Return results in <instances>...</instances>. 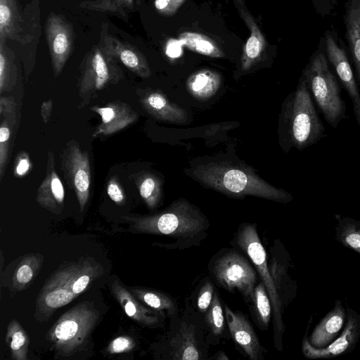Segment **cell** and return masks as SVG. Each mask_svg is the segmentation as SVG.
Returning <instances> with one entry per match:
<instances>
[{"label": "cell", "mask_w": 360, "mask_h": 360, "mask_svg": "<svg viewBox=\"0 0 360 360\" xmlns=\"http://www.w3.org/2000/svg\"><path fill=\"white\" fill-rule=\"evenodd\" d=\"M133 232L167 236L174 241L168 249L184 250L200 245L207 236L210 222L201 210L184 198L149 215L124 216Z\"/></svg>", "instance_id": "1"}, {"label": "cell", "mask_w": 360, "mask_h": 360, "mask_svg": "<svg viewBox=\"0 0 360 360\" xmlns=\"http://www.w3.org/2000/svg\"><path fill=\"white\" fill-rule=\"evenodd\" d=\"M188 173L205 186L228 196L250 195L281 203L293 200L290 193L271 185L245 165L213 161L193 167Z\"/></svg>", "instance_id": "2"}, {"label": "cell", "mask_w": 360, "mask_h": 360, "mask_svg": "<svg viewBox=\"0 0 360 360\" xmlns=\"http://www.w3.org/2000/svg\"><path fill=\"white\" fill-rule=\"evenodd\" d=\"M282 121L288 148L304 150L326 136L325 127L302 76L284 103Z\"/></svg>", "instance_id": "3"}, {"label": "cell", "mask_w": 360, "mask_h": 360, "mask_svg": "<svg viewBox=\"0 0 360 360\" xmlns=\"http://www.w3.org/2000/svg\"><path fill=\"white\" fill-rule=\"evenodd\" d=\"M99 317L100 312L92 302H80L58 318L46 339L57 355L70 356L84 349Z\"/></svg>", "instance_id": "4"}, {"label": "cell", "mask_w": 360, "mask_h": 360, "mask_svg": "<svg viewBox=\"0 0 360 360\" xmlns=\"http://www.w3.org/2000/svg\"><path fill=\"white\" fill-rule=\"evenodd\" d=\"M302 76L326 121L333 128H338L346 117V104L323 52L318 50L314 53Z\"/></svg>", "instance_id": "5"}, {"label": "cell", "mask_w": 360, "mask_h": 360, "mask_svg": "<svg viewBox=\"0 0 360 360\" xmlns=\"http://www.w3.org/2000/svg\"><path fill=\"white\" fill-rule=\"evenodd\" d=\"M231 244L239 248L247 256L264 284L272 307L274 343L278 351H282L283 336L285 328L283 319L284 310L269 270L266 252L259 237L257 224H240Z\"/></svg>", "instance_id": "6"}, {"label": "cell", "mask_w": 360, "mask_h": 360, "mask_svg": "<svg viewBox=\"0 0 360 360\" xmlns=\"http://www.w3.org/2000/svg\"><path fill=\"white\" fill-rule=\"evenodd\" d=\"M208 269L219 286L232 293L238 291L247 304L251 303L258 274L242 254L233 249L221 250L211 259Z\"/></svg>", "instance_id": "7"}, {"label": "cell", "mask_w": 360, "mask_h": 360, "mask_svg": "<svg viewBox=\"0 0 360 360\" xmlns=\"http://www.w3.org/2000/svg\"><path fill=\"white\" fill-rule=\"evenodd\" d=\"M86 56L79 84L81 96L94 94L122 79L123 73L117 60L105 51L102 44L93 48Z\"/></svg>", "instance_id": "8"}, {"label": "cell", "mask_w": 360, "mask_h": 360, "mask_svg": "<svg viewBox=\"0 0 360 360\" xmlns=\"http://www.w3.org/2000/svg\"><path fill=\"white\" fill-rule=\"evenodd\" d=\"M61 168L76 194L80 211L83 212L89 198L91 165L88 153L75 141L67 143Z\"/></svg>", "instance_id": "9"}, {"label": "cell", "mask_w": 360, "mask_h": 360, "mask_svg": "<svg viewBox=\"0 0 360 360\" xmlns=\"http://www.w3.org/2000/svg\"><path fill=\"white\" fill-rule=\"evenodd\" d=\"M45 34L53 73L58 77L74 49V30L64 15L51 13L46 21Z\"/></svg>", "instance_id": "10"}, {"label": "cell", "mask_w": 360, "mask_h": 360, "mask_svg": "<svg viewBox=\"0 0 360 360\" xmlns=\"http://www.w3.org/2000/svg\"><path fill=\"white\" fill-rule=\"evenodd\" d=\"M302 352L308 359H330L347 354L354 349L360 338V314L351 307L347 308L346 323L340 335L323 348L311 345L306 330Z\"/></svg>", "instance_id": "11"}, {"label": "cell", "mask_w": 360, "mask_h": 360, "mask_svg": "<svg viewBox=\"0 0 360 360\" xmlns=\"http://www.w3.org/2000/svg\"><path fill=\"white\" fill-rule=\"evenodd\" d=\"M325 41L328 60L334 68L340 82L352 100L354 116L360 127V89L346 51L330 31L325 34Z\"/></svg>", "instance_id": "12"}, {"label": "cell", "mask_w": 360, "mask_h": 360, "mask_svg": "<svg viewBox=\"0 0 360 360\" xmlns=\"http://www.w3.org/2000/svg\"><path fill=\"white\" fill-rule=\"evenodd\" d=\"M269 250V270L281 307L285 311L295 299L297 289V283L290 274V255L279 240H274Z\"/></svg>", "instance_id": "13"}, {"label": "cell", "mask_w": 360, "mask_h": 360, "mask_svg": "<svg viewBox=\"0 0 360 360\" xmlns=\"http://www.w3.org/2000/svg\"><path fill=\"white\" fill-rule=\"evenodd\" d=\"M224 316L235 343L251 360H262L266 352L247 318L224 304Z\"/></svg>", "instance_id": "14"}, {"label": "cell", "mask_w": 360, "mask_h": 360, "mask_svg": "<svg viewBox=\"0 0 360 360\" xmlns=\"http://www.w3.org/2000/svg\"><path fill=\"white\" fill-rule=\"evenodd\" d=\"M196 326L188 321L181 320L168 342V354L173 360H200L205 359L203 343L200 342Z\"/></svg>", "instance_id": "15"}, {"label": "cell", "mask_w": 360, "mask_h": 360, "mask_svg": "<svg viewBox=\"0 0 360 360\" xmlns=\"http://www.w3.org/2000/svg\"><path fill=\"white\" fill-rule=\"evenodd\" d=\"M110 290L125 314L139 324L148 328H157L164 321L165 314L146 307L119 279L112 283Z\"/></svg>", "instance_id": "16"}, {"label": "cell", "mask_w": 360, "mask_h": 360, "mask_svg": "<svg viewBox=\"0 0 360 360\" xmlns=\"http://www.w3.org/2000/svg\"><path fill=\"white\" fill-rule=\"evenodd\" d=\"M91 110L98 113L101 122L93 134V137L114 134L138 119V114L132 108L122 101H113L105 106H94Z\"/></svg>", "instance_id": "17"}, {"label": "cell", "mask_w": 360, "mask_h": 360, "mask_svg": "<svg viewBox=\"0 0 360 360\" xmlns=\"http://www.w3.org/2000/svg\"><path fill=\"white\" fill-rule=\"evenodd\" d=\"M102 46L108 54L132 72L143 78L151 75V70L146 57L136 46L111 35L104 37Z\"/></svg>", "instance_id": "18"}, {"label": "cell", "mask_w": 360, "mask_h": 360, "mask_svg": "<svg viewBox=\"0 0 360 360\" xmlns=\"http://www.w3.org/2000/svg\"><path fill=\"white\" fill-rule=\"evenodd\" d=\"M233 3L250 32V37L244 45L241 56L242 68L244 70H248L261 59L266 42L254 17L246 7L245 0H233Z\"/></svg>", "instance_id": "19"}, {"label": "cell", "mask_w": 360, "mask_h": 360, "mask_svg": "<svg viewBox=\"0 0 360 360\" xmlns=\"http://www.w3.org/2000/svg\"><path fill=\"white\" fill-rule=\"evenodd\" d=\"M64 198L63 185L55 170L53 153L49 152L46 174L37 189L36 201L41 207L60 214L64 208Z\"/></svg>", "instance_id": "20"}, {"label": "cell", "mask_w": 360, "mask_h": 360, "mask_svg": "<svg viewBox=\"0 0 360 360\" xmlns=\"http://www.w3.org/2000/svg\"><path fill=\"white\" fill-rule=\"evenodd\" d=\"M346 319L347 309L341 300H335L333 308L319 322L308 337L311 345L316 348L328 346L340 335Z\"/></svg>", "instance_id": "21"}, {"label": "cell", "mask_w": 360, "mask_h": 360, "mask_svg": "<svg viewBox=\"0 0 360 360\" xmlns=\"http://www.w3.org/2000/svg\"><path fill=\"white\" fill-rule=\"evenodd\" d=\"M25 28L18 0H0V42L11 40L27 44L30 37Z\"/></svg>", "instance_id": "22"}, {"label": "cell", "mask_w": 360, "mask_h": 360, "mask_svg": "<svg viewBox=\"0 0 360 360\" xmlns=\"http://www.w3.org/2000/svg\"><path fill=\"white\" fill-rule=\"evenodd\" d=\"M141 103L144 110L158 120L174 124H185L188 121L186 110L158 90L146 93L141 98Z\"/></svg>", "instance_id": "23"}, {"label": "cell", "mask_w": 360, "mask_h": 360, "mask_svg": "<svg viewBox=\"0 0 360 360\" xmlns=\"http://www.w3.org/2000/svg\"><path fill=\"white\" fill-rule=\"evenodd\" d=\"M344 20L346 39L360 89V0H347Z\"/></svg>", "instance_id": "24"}, {"label": "cell", "mask_w": 360, "mask_h": 360, "mask_svg": "<svg viewBox=\"0 0 360 360\" xmlns=\"http://www.w3.org/2000/svg\"><path fill=\"white\" fill-rule=\"evenodd\" d=\"M221 84V77L216 71L209 69L198 70L187 80L189 94L198 100H207L212 97Z\"/></svg>", "instance_id": "25"}, {"label": "cell", "mask_w": 360, "mask_h": 360, "mask_svg": "<svg viewBox=\"0 0 360 360\" xmlns=\"http://www.w3.org/2000/svg\"><path fill=\"white\" fill-rule=\"evenodd\" d=\"M43 261V256L39 253H30L25 255L18 263L13 274L11 291L18 292L28 288L39 272Z\"/></svg>", "instance_id": "26"}, {"label": "cell", "mask_w": 360, "mask_h": 360, "mask_svg": "<svg viewBox=\"0 0 360 360\" xmlns=\"http://www.w3.org/2000/svg\"><path fill=\"white\" fill-rule=\"evenodd\" d=\"M131 292L143 304L172 318L178 314L175 299L162 292L146 288H132Z\"/></svg>", "instance_id": "27"}, {"label": "cell", "mask_w": 360, "mask_h": 360, "mask_svg": "<svg viewBox=\"0 0 360 360\" xmlns=\"http://www.w3.org/2000/svg\"><path fill=\"white\" fill-rule=\"evenodd\" d=\"M250 305L252 317L260 330H267L272 316V307L264 284L261 281L254 290Z\"/></svg>", "instance_id": "28"}, {"label": "cell", "mask_w": 360, "mask_h": 360, "mask_svg": "<svg viewBox=\"0 0 360 360\" xmlns=\"http://www.w3.org/2000/svg\"><path fill=\"white\" fill-rule=\"evenodd\" d=\"M181 44L191 51L211 57L222 58L224 51L218 44L210 37L195 32H184L179 36Z\"/></svg>", "instance_id": "29"}, {"label": "cell", "mask_w": 360, "mask_h": 360, "mask_svg": "<svg viewBox=\"0 0 360 360\" xmlns=\"http://www.w3.org/2000/svg\"><path fill=\"white\" fill-rule=\"evenodd\" d=\"M335 238L345 247L360 255V221L335 214Z\"/></svg>", "instance_id": "30"}, {"label": "cell", "mask_w": 360, "mask_h": 360, "mask_svg": "<svg viewBox=\"0 0 360 360\" xmlns=\"http://www.w3.org/2000/svg\"><path fill=\"white\" fill-rule=\"evenodd\" d=\"M140 196L150 210L155 209L162 198V183L160 179L150 172L139 175L136 180Z\"/></svg>", "instance_id": "31"}, {"label": "cell", "mask_w": 360, "mask_h": 360, "mask_svg": "<svg viewBox=\"0 0 360 360\" xmlns=\"http://www.w3.org/2000/svg\"><path fill=\"white\" fill-rule=\"evenodd\" d=\"M6 341L13 359L15 360L27 359L29 336L17 320L13 319L9 322Z\"/></svg>", "instance_id": "32"}, {"label": "cell", "mask_w": 360, "mask_h": 360, "mask_svg": "<svg viewBox=\"0 0 360 360\" xmlns=\"http://www.w3.org/2000/svg\"><path fill=\"white\" fill-rule=\"evenodd\" d=\"M17 80L15 56L6 43L0 42V92L11 91Z\"/></svg>", "instance_id": "33"}, {"label": "cell", "mask_w": 360, "mask_h": 360, "mask_svg": "<svg viewBox=\"0 0 360 360\" xmlns=\"http://www.w3.org/2000/svg\"><path fill=\"white\" fill-rule=\"evenodd\" d=\"M224 316L219 295L214 291L210 306L205 312V321L215 339L219 338L224 332Z\"/></svg>", "instance_id": "34"}, {"label": "cell", "mask_w": 360, "mask_h": 360, "mask_svg": "<svg viewBox=\"0 0 360 360\" xmlns=\"http://www.w3.org/2000/svg\"><path fill=\"white\" fill-rule=\"evenodd\" d=\"M79 7L102 12H110L126 20L127 15L120 0H89L83 1Z\"/></svg>", "instance_id": "35"}, {"label": "cell", "mask_w": 360, "mask_h": 360, "mask_svg": "<svg viewBox=\"0 0 360 360\" xmlns=\"http://www.w3.org/2000/svg\"><path fill=\"white\" fill-rule=\"evenodd\" d=\"M11 134L8 122L4 120L0 127V180L4 177L7 165Z\"/></svg>", "instance_id": "36"}, {"label": "cell", "mask_w": 360, "mask_h": 360, "mask_svg": "<svg viewBox=\"0 0 360 360\" xmlns=\"http://www.w3.org/2000/svg\"><path fill=\"white\" fill-rule=\"evenodd\" d=\"M214 288L210 281H205L202 285L197 296V307L200 312L205 314L212 302Z\"/></svg>", "instance_id": "37"}, {"label": "cell", "mask_w": 360, "mask_h": 360, "mask_svg": "<svg viewBox=\"0 0 360 360\" xmlns=\"http://www.w3.org/2000/svg\"><path fill=\"white\" fill-rule=\"evenodd\" d=\"M135 347L134 340L129 336L121 335L110 341L107 347V352L110 354H117L127 352Z\"/></svg>", "instance_id": "38"}, {"label": "cell", "mask_w": 360, "mask_h": 360, "mask_svg": "<svg viewBox=\"0 0 360 360\" xmlns=\"http://www.w3.org/2000/svg\"><path fill=\"white\" fill-rule=\"evenodd\" d=\"M106 191L109 198L115 204L122 205L125 202L124 192L120 182L115 176H112L108 181Z\"/></svg>", "instance_id": "39"}, {"label": "cell", "mask_w": 360, "mask_h": 360, "mask_svg": "<svg viewBox=\"0 0 360 360\" xmlns=\"http://www.w3.org/2000/svg\"><path fill=\"white\" fill-rule=\"evenodd\" d=\"M186 0H155L154 7L163 15H174L184 4Z\"/></svg>", "instance_id": "40"}, {"label": "cell", "mask_w": 360, "mask_h": 360, "mask_svg": "<svg viewBox=\"0 0 360 360\" xmlns=\"http://www.w3.org/2000/svg\"><path fill=\"white\" fill-rule=\"evenodd\" d=\"M15 103L13 98L1 97L0 99V114L6 117V119L12 121V124L15 123Z\"/></svg>", "instance_id": "41"}, {"label": "cell", "mask_w": 360, "mask_h": 360, "mask_svg": "<svg viewBox=\"0 0 360 360\" xmlns=\"http://www.w3.org/2000/svg\"><path fill=\"white\" fill-rule=\"evenodd\" d=\"M31 168V162L29 155L25 152H21L16 158L14 167V175L16 177L24 176L29 172Z\"/></svg>", "instance_id": "42"}, {"label": "cell", "mask_w": 360, "mask_h": 360, "mask_svg": "<svg viewBox=\"0 0 360 360\" xmlns=\"http://www.w3.org/2000/svg\"><path fill=\"white\" fill-rule=\"evenodd\" d=\"M53 108V101L49 99L43 102L41 107V115L44 122L47 123L51 115Z\"/></svg>", "instance_id": "43"}, {"label": "cell", "mask_w": 360, "mask_h": 360, "mask_svg": "<svg viewBox=\"0 0 360 360\" xmlns=\"http://www.w3.org/2000/svg\"><path fill=\"white\" fill-rule=\"evenodd\" d=\"M212 359L215 360H228L229 358L226 356V354L223 351H219L216 353L213 356L210 357Z\"/></svg>", "instance_id": "44"}, {"label": "cell", "mask_w": 360, "mask_h": 360, "mask_svg": "<svg viewBox=\"0 0 360 360\" xmlns=\"http://www.w3.org/2000/svg\"><path fill=\"white\" fill-rule=\"evenodd\" d=\"M120 3L124 8H134V0H120Z\"/></svg>", "instance_id": "45"}, {"label": "cell", "mask_w": 360, "mask_h": 360, "mask_svg": "<svg viewBox=\"0 0 360 360\" xmlns=\"http://www.w3.org/2000/svg\"><path fill=\"white\" fill-rule=\"evenodd\" d=\"M322 1H325V0H322Z\"/></svg>", "instance_id": "46"}]
</instances>
